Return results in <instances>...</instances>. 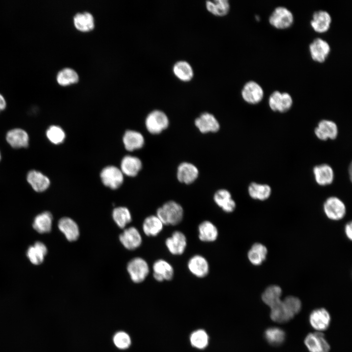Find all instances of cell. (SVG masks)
<instances>
[{
  "label": "cell",
  "mask_w": 352,
  "mask_h": 352,
  "mask_svg": "<svg viewBox=\"0 0 352 352\" xmlns=\"http://www.w3.org/2000/svg\"><path fill=\"white\" fill-rule=\"evenodd\" d=\"M282 302L285 308L292 317L301 310V302L297 297L288 296L286 297Z\"/></svg>",
  "instance_id": "ee69618b"
},
{
  "label": "cell",
  "mask_w": 352,
  "mask_h": 352,
  "mask_svg": "<svg viewBox=\"0 0 352 352\" xmlns=\"http://www.w3.org/2000/svg\"><path fill=\"white\" fill-rule=\"evenodd\" d=\"M78 80L79 75L77 72L70 67H65L61 69L56 76L58 83L62 86L76 83Z\"/></svg>",
  "instance_id": "74e56055"
},
{
  "label": "cell",
  "mask_w": 352,
  "mask_h": 352,
  "mask_svg": "<svg viewBox=\"0 0 352 352\" xmlns=\"http://www.w3.org/2000/svg\"><path fill=\"white\" fill-rule=\"evenodd\" d=\"M270 186L266 184L252 182L248 188V192L250 197L254 199L261 201L268 199L271 194Z\"/></svg>",
  "instance_id": "f546056e"
},
{
  "label": "cell",
  "mask_w": 352,
  "mask_h": 352,
  "mask_svg": "<svg viewBox=\"0 0 352 352\" xmlns=\"http://www.w3.org/2000/svg\"><path fill=\"white\" fill-rule=\"evenodd\" d=\"M100 177L103 183L112 189L118 188L123 183V174L120 169L114 166H109L101 171Z\"/></svg>",
  "instance_id": "ba28073f"
},
{
  "label": "cell",
  "mask_w": 352,
  "mask_h": 352,
  "mask_svg": "<svg viewBox=\"0 0 352 352\" xmlns=\"http://www.w3.org/2000/svg\"><path fill=\"white\" fill-rule=\"evenodd\" d=\"M268 103L270 109L273 111L284 113L292 107L293 99L290 94L286 92L275 90L270 95Z\"/></svg>",
  "instance_id": "3957f363"
},
{
  "label": "cell",
  "mask_w": 352,
  "mask_h": 352,
  "mask_svg": "<svg viewBox=\"0 0 352 352\" xmlns=\"http://www.w3.org/2000/svg\"><path fill=\"white\" fill-rule=\"evenodd\" d=\"M58 228L69 242L77 240L80 235L79 229L76 222L68 217H63L58 222Z\"/></svg>",
  "instance_id": "7402d4cb"
},
{
  "label": "cell",
  "mask_w": 352,
  "mask_h": 352,
  "mask_svg": "<svg viewBox=\"0 0 352 352\" xmlns=\"http://www.w3.org/2000/svg\"><path fill=\"white\" fill-rule=\"evenodd\" d=\"M205 5L207 10L216 16H224L230 9V4L228 0H208L205 1Z\"/></svg>",
  "instance_id": "f1b7e54d"
},
{
  "label": "cell",
  "mask_w": 352,
  "mask_h": 352,
  "mask_svg": "<svg viewBox=\"0 0 352 352\" xmlns=\"http://www.w3.org/2000/svg\"><path fill=\"white\" fill-rule=\"evenodd\" d=\"M331 20L329 12L320 10L313 13L310 24L314 31L318 33H323L329 30Z\"/></svg>",
  "instance_id": "5bb4252c"
},
{
  "label": "cell",
  "mask_w": 352,
  "mask_h": 352,
  "mask_svg": "<svg viewBox=\"0 0 352 352\" xmlns=\"http://www.w3.org/2000/svg\"><path fill=\"white\" fill-rule=\"evenodd\" d=\"M46 135L50 142L56 145L63 143L66 137L64 130L56 125L50 126L46 130Z\"/></svg>",
  "instance_id": "60d3db41"
},
{
  "label": "cell",
  "mask_w": 352,
  "mask_h": 352,
  "mask_svg": "<svg viewBox=\"0 0 352 352\" xmlns=\"http://www.w3.org/2000/svg\"><path fill=\"white\" fill-rule=\"evenodd\" d=\"M145 125L151 133L158 134L168 127L169 119L163 111L155 110L149 113L146 119Z\"/></svg>",
  "instance_id": "277c9868"
},
{
  "label": "cell",
  "mask_w": 352,
  "mask_h": 352,
  "mask_svg": "<svg viewBox=\"0 0 352 352\" xmlns=\"http://www.w3.org/2000/svg\"><path fill=\"white\" fill-rule=\"evenodd\" d=\"M352 222L348 223L345 227V232L347 238L352 240Z\"/></svg>",
  "instance_id": "f6af8a7d"
},
{
  "label": "cell",
  "mask_w": 352,
  "mask_h": 352,
  "mask_svg": "<svg viewBox=\"0 0 352 352\" xmlns=\"http://www.w3.org/2000/svg\"><path fill=\"white\" fill-rule=\"evenodd\" d=\"M198 236L203 242H213L218 238L219 232L216 225L211 221L204 220L198 226Z\"/></svg>",
  "instance_id": "484cf974"
},
{
  "label": "cell",
  "mask_w": 352,
  "mask_h": 352,
  "mask_svg": "<svg viewBox=\"0 0 352 352\" xmlns=\"http://www.w3.org/2000/svg\"><path fill=\"white\" fill-rule=\"evenodd\" d=\"M265 337L270 344L278 345L282 344L284 341L285 333L279 328H270L266 330Z\"/></svg>",
  "instance_id": "b9f144b4"
},
{
  "label": "cell",
  "mask_w": 352,
  "mask_h": 352,
  "mask_svg": "<svg viewBox=\"0 0 352 352\" xmlns=\"http://www.w3.org/2000/svg\"><path fill=\"white\" fill-rule=\"evenodd\" d=\"M127 271L132 280L136 283L145 280L149 273V267L147 262L142 258L136 257L128 264Z\"/></svg>",
  "instance_id": "5b68a950"
},
{
  "label": "cell",
  "mask_w": 352,
  "mask_h": 352,
  "mask_svg": "<svg viewBox=\"0 0 352 352\" xmlns=\"http://www.w3.org/2000/svg\"><path fill=\"white\" fill-rule=\"evenodd\" d=\"M270 317L273 321L278 323H285L293 318L285 308L282 301L271 308Z\"/></svg>",
  "instance_id": "ab89813d"
},
{
  "label": "cell",
  "mask_w": 352,
  "mask_h": 352,
  "mask_svg": "<svg viewBox=\"0 0 352 352\" xmlns=\"http://www.w3.org/2000/svg\"><path fill=\"white\" fill-rule=\"evenodd\" d=\"M184 211L182 207L175 201L170 200L159 208L156 211V216L163 225H176L183 220Z\"/></svg>",
  "instance_id": "6da1fadb"
},
{
  "label": "cell",
  "mask_w": 352,
  "mask_h": 352,
  "mask_svg": "<svg viewBox=\"0 0 352 352\" xmlns=\"http://www.w3.org/2000/svg\"><path fill=\"white\" fill-rule=\"evenodd\" d=\"M113 342L115 347L120 350L128 349L132 343L130 335L125 331H118L113 336Z\"/></svg>",
  "instance_id": "7bdbcfd3"
},
{
  "label": "cell",
  "mask_w": 352,
  "mask_h": 352,
  "mask_svg": "<svg viewBox=\"0 0 352 352\" xmlns=\"http://www.w3.org/2000/svg\"><path fill=\"white\" fill-rule=\"evenodd\" d=\"M267 249L263 244L256 242L254 243L247 253L249 262L254 265H259L265 260Z\"/></svg>",
  "instance_id": "4dcf8cb0"
},
{
  "label": "cell",
  "mask_w": 352,
  "mask_h": 352,
  "mask_svg": "<svg viewBox=\"0 0 352 352\" xmlns=\"http://www.w3.org/2000/svg\"><path fill=\"white\" fill-rule=\"evenodd\" d=\"M52 219V214L48 211H45L35 217L33 227L40 233H48L51 229Z\"/></svg>",
  "instance_id": "d6a6232c"
},
{
  "label": "cell",
  "mask_w": 352,
  "mask_h": 352,
  "mask_svg": "<svg viewBox=\"0 0 352 352\" xmlns=\"http://www.w3.org/2000/svg\"><path fill=\"white\" fill-rule=\"evenodd\" d=\"M314 134L320 140H334L338 136V128L334 121L323 119L318 122L314 129Z\"/></svg>",
  "instance_id": "30bf717a"
},
{
  "label": "cell",
  "mask_w": 352,
  "mask_h": 352,
  "mask_svg": "<svg viewBox=\"0 0 352 352\" xmlns=\"http://www.w3.org/2000/svg\"><path fill=\"white\" fill-rule=\"evenodd\" d=\"M123 142L126 150L132 151L141 148L144 144V138L140 132L132 130L126 132Z\"/></svg>",
  "instance_id": "83f0119b"
},
{
  "label": "cell",
  "mask_w": 352,
  "mask_h": 352,
  "mask_svg": "<svg viewBox=\"0 0 352 352\" xmlns=\"http://www.w3.org/2000/svg\"><path fill=\"white\" fill-rule=\"evenodd\" d=\"M305 344L310 352H329L330 346L320 332L309 333L305 339Z\"/></svg>",
  "instance_id": "4fadbf2b"
},
{
  "label": "cell",
  "mask_w": 352,
  "mask_h": 352,
  "mask_svg": "<svg viewBox=\"0 0 352 352\" xmlns=\"http://www.w3.org/2000/svg\"><path fill=\"white\" fill-rule=\"evenodd\" d=\"M214 200L226 213H231L236 208L235 201L232 198L230 193L226 189L217 191L214 194Z\"/></svg>",
  "instance_id": "d4e9b609"
},
{
  "label": "cell",
  "mask_w": 352,
  "mask_h": 352,
  "mask_svg": "<svg viewBox=\"0 0 352 352\" xmlns=\"http://www.w3.org/2000/svg\"><path fill=\"white\" fill-rule=\"evenodd\" d=\"M323 209L326 216L332 220L342 219L345 215L346 209L344 203L336 197H330L325 201Z\"/></svg>",
  "instance_id": "52a82bcc"
},
{
  "label": "cell",
  "mask_w": 352,
  "mask_h": 352,
  "mask_svg": "<svg viewBox=\"0 0 352 352\" xmlns=\"http://www.w3.org/2000/svg\"><path fill=\"white\" fill-rule=\"evenodd\" d=\"M313 174L316 182L320 186L331 184L334 180V174L332 167L327 164H322L314 167Z\"/></svg>",
  "instance_id": "e0dca14e"
},
{
  "label": "cell",
  "mask_w": 352,
  "mask_h": 352,
  "mask_svg": "<svg viewBox=\"0 0 352 352\" xmlns=\"http://www.w3.org/2000/svg\"><path fill=\"white\" fill-rule=\"evenodd\" d=\"M241 95L246 103L255 105L261 102L264 96L261 86L256 81L250 80L246 82L241 90Z\"/></svg>",
  "instance_id": "8992f818"
},
{
  "label": "cell",
  "mask_w": 352,
  "mask_h": 352,
  "mask_svg": "<svg viewBox=\"0 0 352 352\" xmlns=\"http://www.w3.org/2000/svg\"><path fill=\"white\" fill-rule=\"evenodd\" d=\"M112 218L116 224L121 228H124L132 220L129 210L125 207H118L113 209Z\"/></svg>",
  "instance_id": "f35d334b"
},
{
  "label": "cell",
  "mask_w": 352,
  "mask_h": 352,
  "mask_svg": "<svg viewBox=\"0 0 352 352\" xmlns=\"http://www.w3.org/2000/svg\"><path fill=\"white\" fill-rule=\"evenodd\" d=\"M282 294L281 288L276 285L268 286L262 295L263 302L270 308L279 304L282 300L280 297Z\"/></svg>",
  "instance_id": "836d02e7"
},
{
  "label": "cell",
  "mask_w": 352,
  "mask_h": 352,
  "mask_svg": "<svg viewBox=\"0 0 352 352\" xmlns=\"http://www.w3.org/2000/svg\"><path fill=\"white\" fill-rule=\"evenodd\" d=\"M268 22L271 25L278 29H285L293 23L292 13L284 6L276 7L269 16Z\"/></svg>",
  "instance_id": "7a4b0ae2"
},
{
  "label": "cell",
  "mask_w": 352,
  "mask_h": 352,
  "mask_svg": "<svg viewBox=\"0 0 352 352\" xmlns=\"http://www.w3.org/2000/svg\"><path fill=\"white\" fill-rule=\"evenodd\" d=\"M6 107V100L3 95L0 93V112L3 110L5 109Z\"/></svg>",
  "instance_id": "bcb514c9"
},
{
  "label": "cell",
  "mask_w": 352,
  "mask_h": 352,
  "mask_svg": "<svg viewBox=\"0 0 352 352\" xmlns=\"http://www.w3.org/2000/svg\"><path fill=\"white\" fill-rule=\"evenodd\" d=\"M7 143L13 148H26L29 144V136L24 130L15 128L9 131L6 135Z\"/></svg>",
  "instance_id": "d6986e66"
},
{
  "label": "cell",
  "mask_w": 352,
  "mask_h": 352,
  "mask_svg": "<svg viewBox=\"0 0 352 352\" xmlns=\"http://www.w3.org/2000/svg\"><path fill=\"white\" fill-rule=\"evenodd\" d=\"M187 267L189 271L198 278H204L209 271V265L206 259L200 255H195L188 260Z\"/></svg>",
  "instance_id": "7c38bea8"
},
{
  "label": "cell",
  "mask_w": 352,
  "mask_h": 352,
  "mask_svg": "<svg viewBox=\"0 0 352 352\" xmlns=\"http://www.w3.org/2000/svg\"><path fill=\"white\" fill-rule=\"evenodd\" d=\"M0 158H1V155H0Z\"/></svg>",
  "instance_id": "7dc6e473"
},
{
  "label": "cell",
  "mask_w": 352,
  "mask_h": 352,
  "mask_svg": "<svg viewBox=\"0 0 352 352\" xmlns=\"http://www.w3.org/2000/svg\"><path fill=\"white\" fill-rule=\"evenodd\" d=\"M163 224L156 216L151 215L144 220L142 228L148 236H156L162 230Z\"/></svg>",
  "instance_id": "8d00e7d4"
},
{
  "label": "cell",
  "mask_w": 352,
  "mask_h": 352,
  "mask_svg": "<svg viewBox=\"0 0 352 352\" xmlns=\"http://www.w3.org/2000/svg\"><path fill=\"white\" fill-rule=\"evenodd\" d=\"M172 71L178 79L184 82L192 80L194 75L192 66L185 60H181L175 62L173 65Z\"/></svg>",
  "instance_id": "cb8c5ba5"
},
{
  "label": "cell",
  "mask_w": 352,
  "mask_h": 352,
  "mask_svg": "<svg viewBox=\"0 0 352 352\" xmlns=\"http://www.w3.org/2000/svg\"><path fill=\"white\" fill-rule=\"evenodd\" d=\"M311 59L315 62L322 63L328 58L330 52L329 44L321 38H316L309 45Z\"/></svg>",
  "instance_id": "9c48e42d"
},
{
  "label": "cell",
  "mask_w": 352,
  "mask_h": 352,
  "mask_svg": "<svg viewBox=\"0 0 352 352\" xmlns=\"http://www.w3.org/2000/svg\"><path fill=\"white\" fill-rule=\"evenodd\" d=\"M73 22L75 26L82 31H89L94 26L93 16L88 11L76 14L73 18Z\"/></svg>",
  "instance_id": "d590c367"
},
{
  "label": "cell",
  "mask_w": 352,
  "mask_h": 352,
  "mask_svg": "<svg viewBox=\"0 0 352 352\" xmlns=\"http://www.w3.org/2000/svg\"><path fill=\"white\" fill-rule=\"evenodd\" d=\"M142 168V162L138 157L126 155L122 160L121 171L129 176H136Z\"/></svg>",
  "instance_id": "4316f807"
},
{
  "label": "cell",
  "mask_w": 352,
  "mask_h": 352,
  "mask_svg": "<svg viewBox=\"0 0 352 352\" xmlns=\"http://www.w3.org/2000/svg\"><path fill=\"white\" fill-rule=\"evenodd\" d=\"M330 317L328 311L323 308L313 310L309 316L311 326L316 330H326L330 325Z\"/></svg>",
  "instance_id": "603a6c76"
},
{
  "label": "cell",
  "mask_w": 352,
  "mask_h": 352,
  "mask_svg": "<svg viewBox=\"0 0 352 352\" xmlns=\"http://www.w3.org/2000/svg\"><path fill=\"white\" fill-rule=\"evenodd\" d=\"M47 252L46 246L42 242H37L28 248L26 254L33 264L38 265L43 263Z\"/></svg>",
  "instance_id": "1f68e13d"
},
{
  "label": "cell",
  "mask_w": 352,
  "mask_h": 352,
  "mask_svg": "<svg viewBox=\"0 0 352 352\" xmlns=\"http://www.w3.org/2000/svg\"><path fill=\"white\" fill-rule=\"evenodd\" d=\"M27 181L34 190L37 192L44 191L50 184V180L47 176L35 170L28 173Z\"/></svg>",
  "instance_id": "44dd1931"
},
{
  "label": "cell",
  "mask_w": 352,
  "mask_h": 352,
  "mask_svg": "<svg viewBox=\"0 0 352 352\" xmlns=\"http://www.w3.org/2000/svg\"><path fill=\"white\" fill-rule=\"evenodd\" d=\"M196 127L202 133L216 132L220 129V124L216 117L209 112H203L195 121Z\"/></svg>",
  "instance_id": "ac0fdd59"
},
{
  "label": "cell",
  "mask_w": 352,
  "mask_h": 352,
  "mask_svg": "<svg viewBox=\"0 0 352 352\" xmlns=\"http://www.w3.org/2000/svg\"><path fill=\"white\" fill-rule=\"evenodd\" d=\"M165 243L171 254L180 255L184 252L187 242L185 235L182 232L175 231L170 237L166 239Z\"/></svg>",
  "instance_id": "8fae6325"
},
{
  "label": "cell",
  "mask_w": 352,
  "mask_h": 352,
  "mask_svg": "<svg viewBox=\"0 0 352 352\" xmlns=\"http://www.w3.org/2000/svg\"><path fill=\"white\" fill-rule=\"evenodd\" d=\"M198 170L197 167L189 162H183L177 168V178L180 182L189 184L198 177Z\"/></svg>",
  "instance_id": "ffe728a7"
},
{
  "label": "cell",
  "mask_w": 352,
  "mask_h": 352,
  "mask_svg": "<svg viewBox=\"0 0 352 352\" xmlns=\"http://www.w3.org/2000/svg\"><path fill=\"white\" fill-rule=\"evenodd\" d=\"M209 335L203 329H198L192 331L189 335L191 346L194 349L202 350L208 345Z\"/></svg>",
  "instance_id": "e575fe53"
},
{
  "label": "cell",
  "mask_w": 352,
  "mask_h": 352,
  "mask_svg": "<svg viewBox=\"0 0 352 352\" xmlns=\"http://www.w3.org/2000/svg\"><path fill=\"white\" fill-rule=\"evenodd\" d=\"M154 279L158 282L171 280L174 275L172 265L167 261L159 259L156 260L153 266Z\"/></svg>",
  "instance_id": "2e32d148"
},
{
  "label": "cell",
  "mask_w": 352,
  "mask_h": 352,
  "mask_svg": "<svg viewBox=\"0 0 352 352\" xmlns=\"http://www.w3.org/2000/svg\"><path fill=\"white\" fill-rule=\"evenodd\" d=\"M122 245L128 250H134L140 246L142 237L138 230L134 227L126 228L119 236Z\"/></svg>",
  "instance_id": "9a60e30c"
}]
</instances>
